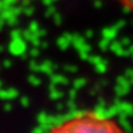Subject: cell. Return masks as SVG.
I'll list each match as a JSON object with an SVG mask.
<instances>
[{"instance_id":"obj_1","label":"cell","mask_w":133,"mask_h":133,"mask_svg":"<svg viewBox=\"0 0 133 133\" xmlns=\"http://www.w3.org/2000/svg\"><path fill=\"white\" fill-rule=\"evenodd\" d=\"M48 133H126L123 126L111 117L96 111L75 113L56 124Z\"/></svg>"},{"instance_id":"obj_2","label":"cell","mask_w":133,"mask_h":133,"mask_svg":"<svg viewBox=\"0 0 133 133\" xmlns=\"http://www.w3.org/2000/svg\"><path fill=\"white\" fill-rule=\"evenodd\" d=\"M117 1L119 2L120 5H123L125 8L133 12V0H117Z\"/></svg>"}]
</instances>
